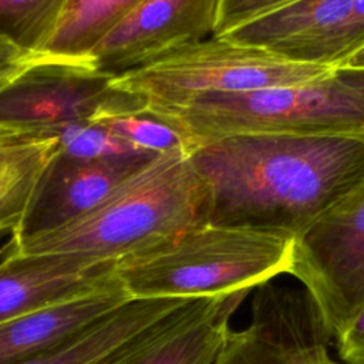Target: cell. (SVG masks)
<instances>
[{"instance_id":"ba28073f","label":"cell","mask_w":364,"mask_h":364,"mask_svg":"<svg viewBox=\"0 0 364 364\" xmlns=\"http://www.w3.org/2000/svg\"><path fill=\"white\" fill-rule=\"evenodd\" d=\"M331 337L303 286L269 280L256 287L249 326L230 330L215 364H341L330 354Z\"/></svg>"},{"instance_id":"e0dca14e","label":"cell","mask_w":364,"mask_h":364,"mask_svg":"<svg viewBox=\"0 0 364 364\" xmlns=\"http://www.w3.org/2000/svg\"><path fill=\"white\" fill-rule=\"evenodd\" d=\"M144 0H67L43 53L87 60L95 46Z\"/></svg>"},{"instance_id":"6da1fadb","label":"cell","mask_w":364,"mask_h":364,"mask_svg":"<svg viewBox=\"0 0 364 364\" xmlns=\"http://www.w3.org/2000/svg\"><path fill=\"white\" fill-rule=\"evenodd\" d=\"M189 158L209 225L296 239L364 181V134L233 135Z\"/></svg>"},{"instance_id":"5bb4252c","label":"cell","mask_w":364,"mask_h":364,"mask_svg":"<svg viewBox=\"0 0 364 364\" xmlns=\"http://www.w3.org/2000/svg\"><path fill=\"white\" fill-rule=\"evenodd\" d=\"M128 300L114 276L92 290L1 321L0 364H20L51 351Z\"/></svg>"},{"instance_id":"2e32d148","label":"cell","mask_w":364,"mask_h":364,"mask_svg":"<svg viewBox=\"0 0 364 364\" xmlns=\"http://www.w3.org/2000/svg\"><path fill=\"white\" fill-rule=\"evenodd\" d=\"M57 148V136L0 145V236L20 229L36 183Z\"/></svg>"},{"instance_id":"d6986e66","label":"cell","mask_w":364,"mask_h":364,"mask_svg":"<svg viewBox=\"0 0 364 364\" xmlns=\"http://www.w3.org/2000/svg\"><path fill=\"white\" fill-rule=\"evenodd\" d=\"M91 122L102 125L139 151L161 154L175 148L186 149L182 136L173 128L146 112L108 115Z\"/></svg>"},{"instance_id":"8992f818","label":"cell","mask_w":364,"mask_h":364,"mask_svg":"<svg viewBox=\"0 0 364 364\" xmlns=\"http://www.w3.org/2000/svg\"><path fill=\"white\" fill-rule=\"evenodd\" d=\"M289 274L334 337L364 307V181L294 239Z\"/></svg>"},{"instance_id":"5b68a950","label":"cell","mask_w":364,"mask_h":364,"mask_svg":"<svg viewBox=\"0 0 364 364\" xmlns=\"http://www.w3.org/2000/svg\"><path fill=\"white\" fill-rule=\"evenodd\" d=\"M331 71L223 37H210L118 75L112 85L141 98L146 112L175 108L212 92L310 82Z\"/></svg>"},{"instance_id":"ac0fdd59","label":"cell","mask_w":364,"mask_h":364,"mask_svg":"<svg viewBox=\"0 0 364 364\" xmlns=\"http://www.w3.org/2000/svg\"><path fill=\"white\" fill-rule=\"evenodd\" d=\"M67 0H0V36L43 53Z\"/></svg>"},{"instance_id":"ffe728a7","label":"cell","mask_w":364,"mask_h":364,"mask_svg":"<svg viewBox=\"0 0 364 364\" xmlns=\"http://www.w3.org/2000/svg\"><path fill=\"white\" fill-rule=\"evenodd\" d=\"M53 134L58 141L57 152L73 159H95L139 151L95 122L60 125Z\"/></svg>"},{"instance_id":"7402d4cb","label":"cell","mask_w":364,"mask_h":364,"mask_svg":"<svg viewBox=\"0 0 364 364\" xmlns=\"http://www.w3.org/2000/svg\"><path fill=\"white\" fill-rule=\"evenodd\" d=\"M53 58L46 53L27 50L0 36V91L9 87L33 65Z\"/></svg>"},{"instance_id":"52a82bcc","label":"cell","mask_w":364,"mask_h":364,"mask_svg":"<svg viewBox=\"0 0 364 364\" xmlns=\"http://www.w3.org/2000/svg\"><path fill=\"white\" fill-rule=\"evenodd\" d=\"M114 78L94 70L88 60H44L0 91V125L54 136L60 125L144 112L145 102L117 90Z\"/></svg>"},{"instance_id":"9a60e30c","label":"cell","mask_w":364,"mask_h":364,"mask_svg":"<svg viewBox=\"0 0 364 364\" xmlns=\"http://www.w3.org/2000/svg\"><path fill=\"white\" fill-rule=\"evenodd\" d=\"M249 293L205 297L186 318L122 364H215L230 333V317Z\"/></svg>"},{"instance_id":"603a6c76","label":"cell","mask_w":364,"mask_h":364,"mask_svg":"<svg viewBox=\"0 0 364 364\" xmlns=\"http://www.w3.org/2000/svg\"><path fill=\"white\" fill-rule=\"evenodd\" d=\"M337 351L344 364H364V307L336 336Z\"/></svg>"},{"instance_id":"7c38bea8","label":"cell","mask_w":364,"mask_h":364,"mask_svg":"<svg viewBox=\"0 0 364 364\" xmlns=\"http://www.w3.org/2000/svg\"><path fill=\"white\" fill-rule=\"evenodd\" d=\"M193 299H131L71 340L20 364H122L186 318Z\"/></svg>"},{"instance_id":"44dd1931","label":"cell","mask_w":364,"mask_h":364,"mask_svg":"<svg viewBox=\"0 0 364 364\" xmlns=\"http://www.w3.org/2000/svg\"><path fill=\"white\" fill-rule=\"evenodd\" d=\"M296 0H219L215 37Z\"/></svg>"},{"instance_id":"7a4b0ae2","label":"cell","mask_w":364,"mask_h":364,"mask_svg":"<svg viewBox=\"0 0 364 364\" xmlns=\"http://www.w3.org/2000/svg\"><path fill=\"white\" fill-rule=\"evenodd\" d=\"M208 192L185 148L158 154L97 206L48 232L13 237L23 256H73L115 263L205 225Z\"/></svg>"},{"instance_id":"9c48e42d","label":"cell","mask_w":364,"mask_h":364,"mask_svg":"<svg viewBox=\"0 0 364 364\" xmlns=\"http://www.w3.org/2000/svg\"><path fill=\"white\" fill-rule=\"evenodd\" d=\"M222 37L334 70L364 47V0H296Z\"/></svg>"},{"instance_id":"cb8c5ba5","label":"cell","mask_w":364,"mask_h":364,"mask_svg":"<svg viewBox=\"0 0 364 364\" xmlns=\"http://www.w3.org/2000/svg\"><path fill=\"white\" fill-rule=\"evenodd\" d=\"M334 75L348 88L364 97V68H334Z\"/></svg>"},{"instance_id":"277c9868","label":"cell","mask_w":364,"mask_h":364,"mask_svg":"<svg viewBox=\"0 0 364 364\" xmlns=\"http://www.w3.org/2000/svg\"><path fill=\"white\" fill-rule=\"evenodd\" d=\"M146 114L173 128L188 154L233 135L364 134V97L344 85L333 71L303 84L212 92Z\"/></svg>"},{"instance_id":"3957f363","label":"cell","mask_w":364,"mask_h":364,"mask_svg":"<svg viewBox=\"0 0 364 364\" xmlns=\"http://www.w3.org/2000/svg\"><path fill=\"white\" fill-rule=\"evenodd\" d=\"M294 237L198 225L115 262L131 299L215 297L252 290L289 273Z\"/></svg>"},{"instance_id":"30bf717a","label":"cell","mask_w":364,"mask_h":364,"mask_svg":"<svg viewBox=\"0 0 364 364\" xmlns=\"http://www.w3.org/2000/svg\"><path fill=\"white\" fill-rule=\"evenodd\" d=\"M219 0H144L90 53V65L111 77L215 37Z\"/></svg>"},{"instance_id":"4fadbf2b","label":"cell","mask_w":364,"mask_h":364,"mask_svg":"<svg viewBox=\"0 0 364 364\" xmlns=\"http://www.w3.org/2000/svg\"><path fill=\"white\" fill-rule=\"evenodd\" d=\"M115 263L73 256H23L10 240L0 249V323L109 282Z\"/></svg>"},{"instance_id":"d4e9b609","label":"cell","mask_w":364,"mask_h":364,"mask_svg":"<svg viewBox=\"0 0 364 364\" xmlns=\"http://www.w3.org/2000/svg\"><path fill=\"white\" fill-rule=\"evenodd\" d=\"M341 67H346V68H364V47L361 50H358L354 55H351Z\"/></svg>"},{"instance_id":"8fae6325","label":"cell","mask_w":364,"mask_h":364,"mask_svg":"<svg viewBox=\"0 0 364 364\" xmlns=\"http://www.w3.org/2000/svg\"><path fill=\"white\" fill-rule=\"evenodd\" d=\"M158 154L136 151L95 159H73L57 151L40 175L16 236L60 228L97 206L121 182Z\"/></svg>"}]
</instances>
